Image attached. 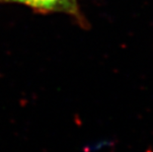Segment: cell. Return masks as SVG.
<instances>
[{
    "label": "cell",
    "instance_id": "1",
    "mask_svg": "<svg viewBox=\"0 0 153 152\" xmlns=\"http://www.w3.org/2000/svg\"><path fill=\"white\" fill-rule=\"evenodd\" d=\"M0 3H16L28 6L34 11L43 14L63 13L76 20L79 25L85 27V18L80 12L78 0H0Z\"/></svg>",
    "mask_w": 153,
    "mask_h": 152
}]
</instances>
